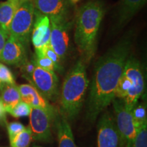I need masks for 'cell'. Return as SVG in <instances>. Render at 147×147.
Listing matches in <instances>:
<instances>
[{
	"instance_id": "cell-12",
	"label": "cell",
	"mask_w": 147,
	"mask_h": 147,
	"mask_svg": "<svg viewBox=\"0 0 147 147\" xmlns=\"http://www.w3.org/2000/svg\"><path fill=\"white\" fill-rule=\"evenodd\" d=\"M21 94V101L29 104L32 108L45 110L53 115L57 113L52 105L32 84H23L18 86Z\"/></svg>"
},
{
	"instance_id": "cell-24",
	"label": "cell",
	"mask_w": 147,
	"mask_h": 147,
	"mask_svg": "<svg viewBox=\"0 0 147 147\" xmlns=\"http://www.w3.org/2000/svg\"><path fill=\"white\" fill-rule=\"evenodd\" d=\"M131 147H147V124L137 129V133Z\"/></svg>"
},
{
	"instance_id": "cell-33",
	"label": "cell",
	"mask_w": 147,
	"mask_h": 147,
	"mask_svg": "<svg viewBox=\"0 0 147 147\" xmlns=\"http://www.w3.org/2000/svg\"><path fill=\"white\" fill-rule=\"evenodd\" d=\"M20 1V2H21V1H23V0H19Z\"/></svg>"
},
{
	"instance_id": "cell-20",
	"label": "cell",
	"mask_w": 147,
	"mask_h": 147,
	"mask_svg": "<svg viewBox=\"0 0 147 147\" xmlns=\"http://www.w3.org/2000/svg\"><path fill=\"white\" fill-rule=\"evenodd\" d=\"M32 133L30 127H26L11 141L10 147H29L32 140Z\"/></svg>"
},
{
	"instance_id": "cell-22",
	"label": "cell",
	"mask_w": 147,
	"mask_h": 147,
	"mask_svg": "<svg viewBox=\"0 0 147 147\" xmlns=\"http://www.w3.org/2000/svg\"><path fill=\"white\" fill-rule=\"evenodd\" d=\"M31 110H32V107L29 104L21 101L12 110H10L8 113L15 118H20V117L29 116Z\"/></svg>"
},
{
	"instance_id": "cell-2",
	"label": "cell",
	"mask_w": 147,
	"mask_h": 147,
	"mask_svg": "<svg viewBox=\"0 0 147 147\" xmlns=\"http://www.w3.org/2000/svg\"><path fill=\"white\" fill-rule=\"evenodd\" d=\"M104 14L105 7L100 0L88 1L77 12L74 41L84 62H89L94 56L97 34Z\"/></svg>"
},
{
	"instance_id": "cell-1",
	"label": "cell",
	"mask_w": 147,
	"mask_h": 147,
	"mask_svg": "<svg viewBox=\"0 0 147 147\" xmlns=\"http://www.w3.org/2000/svg\"><path fill=\"white\" fill-rule=\"evenodd\" d=\"M132 46L131 36H127L110 49L95 63L89 87L87 117L90 122L113 102L119 79L123 72Z\"/></svg>"
},
{
	"instance_id": "cell-5",
	"label": "cell",
	"mask_w": 147,
	"mask_h": 147,
	"mask_svg": "<svg viewBox=\"0 0 147 147\" xmlns=\"http://www.w3.org/2000/svg\"><path fill=\"white\" fill-rule=\"evenodd\" d=\"M113 104L118 134V147H131L137 133L131 111L125 107L123 100L115 98Z\"/></svg>"
},
{
	"instance_id": "cell-25",
	"label": "cell",
	"mask_w": 147,
	"mask_h": 147,
	"mask_svg": "<svg viewBox=\"0 0 147 147\" xmlns=\"http://www.w3.org/2000/svg\"><path fill=\"white\" fill-rule=\"evenodd\" d=\"M0 82L3 84H15L13 74L6 65L2 63H0Z\"/></svg>"
},
{
	"instance_id": "cell-27",
	"label": "cell",
	"mask_w": 147,
	"mask_h": 147,
	"mask_svg": "<svg viewBox=\"0 0 147 147\" xmlns=\"http://www.w3.org/2000/svg\"><path fill=\"white\" fill-rule=\"evenodd\" d=\"M22 71L24 72V76L26 78L27 80H29L31 78L33 72H34L35 68L36 67V62H35L34 59L32 61H29L27 59L21 65Z\"/></svg>"
},
{
	"instance_id": "cell-32",
	"label": "cell",
	"mask_w": 147,
	"mask_h": 147,
	"mask_svg": "<svg viewBox=\"0 0 147 147\" xmlns=\"http://www.w3.org/2000/svg\"><path fill=\"white\" fill-rule=\"evenodd\" d=\"M33 147H42V146H34Z\"/></svg>"
},
{
	"instance_id": "cell-28",
	"label": "cell",
	"mask_w": 147,
	"mask_h": 147,
	"mask_svg": "<svg viewBox=\"0 0 147 147\" xmlns=\"http://www.w3.org/2000/svg\"><path fill=\"white\" fill-rule=\"evenodd\" d=\"M8 34H7L6 33L0 29V55L1 54V52H2L5 42L8 39Z\"/></svg>"
},
{
	"instance_id": "cell-9",
	"label": "cell",
	"mask_w": 147,
	"mask_h": 147,
	"mask_svg": "<svg viewBox=\"0 0 147 147\" xmlns=\"http://www.w3.org/2000/svg\"><path fill=\"white\" fill-rule=\"evenodd\" d=\"M50 45L61 58L65 59L69 48V29L70 22L67 19L50 20Z\"/></svg>"
},
{
	"instance_id": "cell-8",
	"label": "cell",
	"mask_w": 147,
	"mask_h": 147,
	"mask_svg": "<svg viewBox=\"0 0 147 147\" xmlns=\"http://www.w3.org/2000/svg\"><path fill=\"white\" fill-rule=\"evenodd\" d=\"M29 81L48 101L54 102L57 100L59 79L55 71L46 70L36 65Z\"/></svg>"
},
{
	"instance_id": "cell-15",
	"label": "cell",
	"mask_w": 147,
	"mask_h": 147,
	"mask_svg": "<svg viewBox=\"0 0 147 147\" xmlns=\"http://www.w3.org/2000/svg\"><path fill=\"white\" fill-rule=\"evenodd\" d=\"M146 0H121L118 11L117 27H123L146 4Z\"/></svg>"
},
{
	"instance_id": "cell-18",
	"label": "cell",
	"mask_w": 147,
	"mask_h": 147,
	"mask_svg": "<svg viewBox=\"0 0 147 147\" xmlns=\"http://www.w3.org/2000/svg\"><path fill=\"white\" fill-rule=\"evenodd\" d=\"M19 3V0H7L0 3V29L7 34Z\"/></svg>"
},
{
	"instance_id": "cell-29",
	"label": "cell",
	"mask_w": 147,
	"mask_h": 147,
	"mask_svg": "<svg viewBox=\"0 0 147 147\" xmlns=\"http://www.w3.org/2000/svg\"><path fill=\"white\" fill-rule=\"evenodd\" d=\"M5 110L3 108V106L1 104V99H0V123L5 122Z\"/></svg>"
},
{
	"instance_id": "cell-4",
	"label": "cell",
	"mask_w": 147,
	"mask_h": 147,
	"mask_svg": "<svg viewBox=\"0 0 147 147\" xmlns=\"http://www.w3.org/2000/svg\"><path fill=\"white\" fill-rule=\"evenodd\" d=\"M35 7L32 0L20 2L9 27L8 34L27 46L32 33L35 17Z\"/></svg>"
},
{
	"instance_id": "cell-14",
	"label": "cell",
	"mask_w": 147,
	"mask_h": 147,
	"mask_svg": "<svg viewBox=\"0 0 147 147\" xmlns=\"http://www.w3.org/2000/svg\"><path fill=\"white\" fill-rule=\"evenodd\" d=\"M26 59L25 46L13 37L9 36L0 55V61L8 65L21 66Z\"/></svg>"
},
{
	"instance_id": "cell-23",
	"label": "cell",
	"mask_w": 147,
	"mask_h": 147,
	"mask_svg": "<svg viewBox=\"0 0 147 147\" xmlns=\"http://www.w3.org/2000/svg\"><path fill=\"white\" fill-rule=\"evenodd\" d=\"M34 61L36 62L37 66L45 69L46 70L55 71V70H59L57 66L50 59L42 55H36L34 57Z\"/></svg>"
},
{
	"instance_id": "cell-30",
	"label": "cell",
	"mask_w": 147,
	"mask_h": 147,
	"mask_svg": "<svg viewBox=\"0 0 147 147\" xmlns=\"http://www.w3.org/2000/svg\"><path fill=\"white\" fill-rule=\"evenodd\" d=\"M69 1H70L71 3H74V4H75V3H78V1H80V0H69Z\"/></svg>"
},
{
	"instance_id": "cell-26",
	"label": "cell",
	"mask_w": 147,
	"mask_h": 147,
	"mask_svg": "<svg viewBox=\"0 0 147 147\" xmlns=\"http://www.w3.org/2000/svg\"><path fill=\"white\" fill-rule=\"evenodd\" d=\"M25 128V127L19 122H12L7 125L10 142H11L18 134L23 131Z\"/></svg>"
},
{
	"instance_id": "cell-21",
	"label": "cell",
	"mask_w": 147,
	"mask_h": 147,
	"mask_svg": "<svg viewBox=\"0 0 147 147\" xmlns=\"http://www.w3.org/2000/svg\"><path fill=\"white\" fill-rule=\"evenodd\" d=\"M35 51H36V55H42L47 57L54 62L55 65L57 66L59 69L61 68L60 63L61 59L52 49L50 44H48V45L38 48V49H35Z\"/></svg>"
},
{
	"instance_id": "cell-19",
	"label": "cell",
	"mask_w": 147,
	"mask_h": 147,
	"mask_svg": "<svg viewBox=\"0 0 147 147\" xmlns=\"http://www.w3.org/2000/svg\"><path fill=\"white\" fill-rule=\"evenodd\" d=\"M131 114L136 129L147 124L146 103H137L132 109Z\"/></svg>"
},
{
	"instance_id": "cell-10",
	"label": "cell",
	"mask_w": 147,
	"mask_h": 147,
	"mask_svg": "<svg viewBox=\"0 0 147 147\" xmlns=\"http://www.w3.org/2000/svg\"><path fill=\"white\" fill-rule=\"evenodd\" d=\"M97 147H118V134L115 117L106 112L98 123Z\"/></svg>"
},
{
	"instance_id": "cell-16",
	"label": "cell",
	"mask_w": 147,
	"mask_h": 147,
	"mask_svg": "<svg viewBox=\"0 0 147 147\" xmlns=\"http://www.w3.org/2000/svg\"><path fill=\"white\" fill-rule=\"evenodd\" d=\"M54 125L57 131L59 147H77L68 121L60 114H57Z\"/></svg>"
},
{
	"instance_id": "cell-6",
	"label": "cell",
	"mask_w": 147,
	"mask_h": 147,
	"mask_svg": "<svg viewBox=\"0 0 147 147\" xmlns=\"http://www.w3.org/2000/svg\"><path fill=\"white\" fill-rule=\"evenodd\" d=\"M123 73L131 82V87L123 100L125 107L131 111L139 98L144 93L145 80L143 69L139 61L133 56L129 57L125 65Z\"/></svg>"
},
{
	"instance_id": "cell-31",
	"label": "cell",
	"mask_w": 147,
	"mask_h": 147,
	"mask_svg": "<svg viewBox=\"0 0 147 147\" xmlns=\"http://www.w3.org/2000/svg\"><path fill=\"white\" fill-rule=\"evenodd\" d=\"M3 84H3L2 82H0V89H1V88L3 87Z\"/></svg>"
},
{
	"instance_id": "cell-17",
	"label": "cell",
	"mask_w": 147,
	"mask_h": 147,
	"mask_svg": "<svg viewBox=\"0 0 147 147\" xmlns=\"http://www.w3.org/2000/svg\"><path fill=\"white\" fill-rule=\"evenodd\" d=\"M1 104L6 113H8L21 101L19 89L16 84H4L1 88L0 95Z\"/></svg>"
},
{
	"instance_id": "cell-7",
	"label": "cell",
	"mask_w": 147,
	"mask_h": 147,
	"mask_svg": "<svg viewBox=\"0 0 147 147\" xmlns=\"http://www.w3.org/2000/svg\"><path fill=\"white\" fill-rule=\"evenodd\" d=\"M56 115L38 108H32L29 115V127L34 140L49 142L51 140V127Z\"/></svg>"
},
{
	"instance_id": "cell-11",
	"label": "cell",
	"mask_w": 147,
	"mask_h": 147,
	"mask_svg": "<svg viewBox=\"0 0 147 147\" xmlns=\"http://www.w3.org/2000/svg\"><path fill=\"white\" fill-rule=\"evenodd\" d=\"M35 9L52 19H67L68 0H32Z\"/></svg>"
},
{
	"instance_id": "cell-13",
	"label": "cell",
	"mask_w": 147,
	"mask_h": 147,
	"mask_svg": "<svg viewBox=\"0 0 147 147\" xmlns=\"http://www.w3.org/2000/svg\"><path fill=\"white\" fill-rule=\"evenodd\" d=\"M35 18L32 31V42L35 49L50 43L51 25L48 16L35 10Z\"/></svg>"
},
{
	"instance_id": "cell-3",
	"label": "cell",
	"mask_w": 147,
	"mask_h": 147,
	"mask_svg": "<svg viewBox=\"0 0 147 147\" xmlns=\"http://www.w3.org/2000/svg\"><path fill=\"white\" fill-rule=\"evenodd\" d=\"M89 84L84 62L79 59L64 79L61 92L59 114L67 121L80 113Z\"/></svg>"
}]
</instances>
